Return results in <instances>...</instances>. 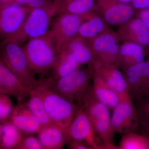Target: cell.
<instances>
[{"label": "cell", "mask_w": 149, "mask_h": 149, "mask_svg": "<svg viewBox=\"0 0 149 149\" xmlns=\"http://www.w3.org/2000/svg\"><path fill=\"white\" fill-rule=\"evenodd\" d=\"M52 77H40L35 89L42 100L48 115L54 124L67 131L80 107L57 93Z\"/></svg>", "instance_id": "1"}, {"label": "cell", "mask_w": 149, "mask_h": 149, "mask_svg": "<svg viewBox=\"0 0 149 149\" xmlns=\"http://www.w3.org/2000/svg\"><path fill=\"white\" fill-rule=\"evenodd\" d=\"M22 49L29 66L40 77L51 71L60 52L49 30L45 35L27 41Z\"/></svg>", "instance_id": "2"}, {"label": "cell", "mask_w": 149, "mask_h": 149, "mask_svg": "<svg viewBox=\"0 0 149 149\" xmlns=\"http://www.w3.org/2000/svg\"><path fill=\"white\" fill-rule=\"evenodd\" d=\"M81 107L92 122L102 149H118L113 143L115 133L112 127L110 109L96 98L92 87L84 98Z\"/></svg>", "instance_id": "3"}, {"label": "cell", "mask_w": 149, "mask_h": 149, "mask_svg": "<svg viewBox=\"0 0 149 149\" xmlns=\"http://www.w3.org/2000/svg\"><path fill=\"white\" fill-rule=\"evenodd\" d=\"M20 46L13 40H3L1 45V59L17 77L29 95L37 80Z\"/></svg>", "instance_id": "4"}, {"label": "cell", "mask_w": 149, "mask_h": 149, "mask_svg": "<svg viewBox=\"0 0 149 149\" xmlns=\"http://www.w3.org/2000/svg\"><path fill=\"white\" fill-rule=\"evenodd\" d=\"M92 72L89 67H81L56 80H54L55 91L68 100L82 106L87 93L92 88Z\"/></svg>", "instance_id": "5"}, {"label": "cell", "mask_w": 149, "mask_h": 149, "mask_svg": "<svg viewBox=\"0 0 149 149\" xmlns=\"http://www.w3.org/2000/svg\"><path fill=\"white\" fill-rule=\"evenodd\" d=\"M56 15L55 3L49 7L31 10L19 30L6 39L13 40L20 45L31 39L45 35L49 30L52 19Z\"/></svg>", "instance_id": "6"}, {"label": "cell", "mask_w": 149, "mask_h": 149, "mask_svg": "<svg viewBox=\"0 0 149 149\" xmlns=\"http://www.w3.org/2000/svg\"><path fill=\"white\" fill-rule=\"evenodd\" d=\"M88 41L95 59L117 65L120 41L116 32L108 28Z\"/></svg>", "instance_id": "7"}, {"label": "cell", "mask_w": 149, "mask_h": 149, "mask_svg": "<svg viewBox=\"0 0 149 149\" xmlns=\"http://www.w3.org/2000/svg\"><path fill=\"white\" fill-rule=\"evenodd\" d=\"M113 111L111 121L115 133L123 135L139 130L141 125L137 109L130 97L122 99Z\"/></svg>", "instance_id": "8"}, {"label": "cell", "mask_w": 149, "mask_h": 149, "mask_svg": "<svg viewBox=\"0 0 149 149\" xmlns=\"http://www.w3.org/2000/svg\"><path fill=\"white\" fill-rule=\"evenodd\" d=\"M93 11L108 25H119L135 16V10L131 4L119 0H95Z\"/></svg>", "instance_id": "9"}, {"label": "cell", "mask_w": 149, "mask_h": 149, "mask_svg": "<svg viewBox=\"0 0 149 149\" xmlns=\"http://www.w3.org/2000/svg\"><path fill=\"white\" fill-rule=\"evenodd\" d=\"M122 71L133 101L149 97V61H144Z\"/></svg>", "instance_id": "10"}, {"label": "cell", "mask_w": 149, "mask_h": 149, "mask_svg": "<svg viewBox=\"0 0 149 149\" xmlns=\"http://www.w3.org/2000/svg\"><path fill=\"white\" fill-rule=\"evenodd\" d=\"M27 7L12 2L0 5V35L2 40L19 30L30 12Z\"/></svg>", "instance_id": "11"}, {"label": "cell", "mask_w": 149, "mask_h": 149, "mask_svg": "<svg viewBox=\"0 0 149 149\" xmlns=\"http://www.w3.org/2000/svg\"><path fill=\"white\" fill-rule=\"evenodd\" d=\"M83 16L71 14L58 15L54 19L49 30L61 50L67 43L78 35Z\"/></svg>", "instance_id": "12"}, {"label": "cell", "mask_w": 149, "mask_h": 149, "mask_svg": "<svg viewBox=\"0 0 149 149\" xmlns=\"http://www.w3.org/2000/svg\"><path fill=\"white\" fill-rule=\"evenodd\" d=\"M67 131L70 139L83 141L92 149H102L101 143L83 107H80Z\"/></svg>", "instance_id": "13"}, {"label": "cell", "mask_w": 149, "mask_h": 149, "mask_svg": "<svg viewBox=\"0 0 149 149\" xmlns=\"http://www.w3.org/2000/svg\"><path fill=\"white\" fill-rule=\"evenodd\" d=\"M88 65L92 71L97 72L106 81L121 100L130 97L124 74L117 65L106 64L95 59Z\"/></svg>", "instance_id": "14"}, {"label": "cell", "mask_w": 149, "mask_h": 149, "mask_svg": "<svg viewBox=\"0 0 149 149\" xmlns=\"http://www.w3.org/2000/svg\"><path fill=\"white\" fill-rule=\"evenodd\" d=\"M118 37L122 42H131L149 47V29L139 17L133 18L118 26L116 31Z\"/></svg>", "instance_id": "15"}, {"label": "cell", "mask_w": 149, "mask_h": 149, "mask_svg": "<svg viewBox=\"0 0 149 149\" xmlns=\"http://www.w3.org/2000/svg\"><path fill=\"white\" fill-rule=\"evenodd\" d=\"M10 119L24 135L37 134L42 127L40 120L26 103L20 102L14 107Z\"/></svg>", "instance_id": "16"}, {"label": "cell", "mask_w": 149, "mask_h": 149, "mask_svg": "<svg viewBox=\"0 0 149 149\" xmlns=\"http://www.w3.org/2000/svg\"><path fill=\"white\" fill-rule=\"evenodd\" d=\"M0 94L12 96L22 102L24 97L29 95L17 77L0 60Z\"/></svg>", "instance_id": "17"}, {"label": "cell", "mask_w": 149, "mask_h": 149, "mask_svg": "<svg viewBox=\"0 0 149 149\" xmlns=\"http://www.w3.org/2000/svg\"><path fill=\"white\" fill-rule=\"evenodd\" d=\"M37 138L43 149H61L70 140L67 130L54 124L42 126Z\"/></svg>", "instance_id": "18"}, {"label": "cell", "mask_w": 149, "mask_h": 149, "mask_svg": "<svg viewBox=\"0 0 149 149\" xmlns=\"http://www.w3.org/2000/svg\"><path fill=\"white\" fill-rule=\"evenodd\" d=\"M146 50L143 46L131 42H123L120 46L117 65L122 71L145 61Z\"/></svg>", "instance_id": "19"}, {"label": "cell", "mask_w": 149, "mask_h": 149, "mask_svg": "<svg viewBox=\"0 0 149 149\" xmlns=\"http://www.w3.org/2000/svg\"><path fill=\"white\" fill-rule=\"evenodd\" d=\"M91 71L93 94L99 100L113 110L120 102L121 98L100 74Z\"/></svg>", "instance_id": "20"}, {"label": "cell", "mask_w": 149, "mask_h": 149, "mask_svg": "<svg viewBox=\"0 0 149 149\" xmlns=\"http://www.w3.org/2000/svg\"><path fill=\"white\" fill-rule=\"evenodd\" d=\"M83 19L79 28L78 35L88 40L104 32L109 28L104 19L94 11L83 15Z\"/></svg>", "instance_id": "21"}, {"label": "cell", "mask_w": 149, "mask_h": 149, "mask_svg": "<svg viewBox=\"0 0 149 149\" xmlns=\"http://www.w3.org/2000/svg\"><path fill=\"white\" fill-rule=\"evenodd\" d=\"M62 49H65L72 54L82 66L90 64L94 59L89 41L79 35L70 40Z\"/></svg>", "instance_id": "22"}, {"label": "cell", "mask_w": 149, "mask_h": 149, "mask_svg": "<svg viewBox=\"0 0 149 149\" xmlns=\"http://www.w3.org/2000/svg\"><path fill=\"white\" fill-rule=\"evenodd\" d=\"M81 66L72 54L65 49H62L60 52L57 59L51 70V77L54 80H58Z\"/></svg>", "instance_id": "23"}, {"label": "cell", "mask_w": 149, "mask_h": 149, "mask_svg": "<svg viewBox=\"0 0 149 149\" xmlns=\"http://www.w3.org/2000/svg\"><path fill=\"white\" fill-rule=\"evenodd\" d=\"M56 15L62 14L82 15L93 10L95 0H54Z\"/></svg>", "instance_id": "24"}, {"label": "cell", "mask_w": 149, "mask_h": 149, "mask_svg": "<svg viewBox=\"0 0 149 149\" xmlns=\"http://www.w3.org/2000/svg\"><path fill=\"white\" fill-rule=\"evenodd\" d=\"M24 135L10 119L1 123L0 125V149H16Z\"/></svg>", "instance_id": "25"}, {"label": "cell", "mask_w": 149, "mask_h": 149, "mask_svg": "<svg viewBox=\"0 0 149 149\" xmlns=\"http://www.w3.org/2000/svg\"><path fill=\"white\" fill-rule=\"evenodd\" d=\"M29 96V100L26 103V104L32 113L40 120L42 127L54 124L48 115L42 100L38 92L33 89Z\"/></svg>", "instance_id": "26"}, {"label": "cell", "mask_w": 149, "mask_h": 149, "mask_svg": "<svg viewBox=\"0 0 149 149\" xmlns=\"http://www.w3.org/2000/svg\"><path fill=\"white\" fill-rule=\"evenodd\" d=\"M118 149H149V134L132 132L122 135Z\"/></svg>", "instance_id": "27"}, {"label": "cell", "mask_w": 149, "mask_h": 149, "mask_svg": "<svg viewBox=\"0 0 149 149\" xmlns=\"http://www.w3.org/2000/svg\"><path fill=\"white\" fill-rule=\"evenodd\" d=\"M135 102L140 125L149 133V97Z\"/></svg>", "instance_id": "28"}, {"label": "cell", "mask_w": 149, "mask_h": 149, "mask_svg": "<svg viewBox=\"0 0 149 149\" xmlns=\"http://www.w3.org/2000/svg\"><path fill=\"white\" fill-rule=\"evenodd\" d=\"M14 107L8 95L0 94V122L10 119Z\"/></svg>", "instance_id": "29"}, {"label": "cell", "mask_w": 149, "mask_h": 149, "mask_svg": "<svg viewBox=\"0 0 149 149\" xmlns=\"http://www.w3.org/2000/svg\"><path fill=\"white\" fill-rule=\"evenodd\" d=\"M16 149H43L38 138L32 134L24 135Z\"/></svg>", "instance_id": "30"}, {"label": "cell", "mask_w": 149, "mask_h": 149, "mask_svg": "<svg viewBox=\"0 0 149 149\" xmlns=\"http://www.w3.org/2000/svg\"><path fill=\"white\" fill-rule=\"evenodd\" d=\"M54 4V0H31L26 7L31 10L34 9L49 7Z\"/></svg>", "instance_id": "31"}, {"label": "cell", "mask_w": 149, "mask_h": 149, "mask_svg": "<svg viewBox=\"0 0 149 149\" xmlns=\"http://www.w3.org/2000/svg\"><path fill=\"white\" fill-rule=\"evenodd\" d=\"M68 148L70 149H92L85 142L70 139L67 143Z\"/></svg>", "instance_id": "32"}, {"label": "cell", "mask_w": 149, "mask_h": 149, "mask_svg": "<svg viewBox=\"0 0 149 149\" xmlns=\"http://www.w3.org/2000/svg\"><path fill=\"white\" fill-rule=\"evenodd\" d=\"M135 16L142 20L149 29V8L135 11Z\"/></svg>", "instance_id": "33"}, {"label": "cell", "mask_w": 149, "mask_h": 149, "mask_svg": "<svg viewBox=\"0 0 149 149\" xmlns=\"http://www.w3.org/2000/svg\"><path fill=\"white\" fill-rule=\"evenodd\" d=\"M131 4L135 11L149 8V0H133Z\"/></svg>", "instance_id": "34"}, {"label": "cell", "mask_w": 149, "mask_h": 149, "mask_svg": "<svg viewBox=\"0 0 149 149\" xmlns=\"http://www.w3.org/2000/svg\"><path fill=\"white\" fill-rule=\"evenodd\" d=\"M31 1V0H14L13 2L26 7Z\"/></svg>", "instance_id": "35"}, {"label": "cell", "mask_w": 149, "mask_h": 149, "mask_svg": "<svg viewBox=\"0 0 149 149\" xmlns=\"http://www.w3.org/2000/svg\"><path fill=\"white\" fill-rule=\"evenodd\" d=\"M14 0H0V5L13 2Z\"/></svg>", "instance_id": "36"}, {"label": "cell", "mask_w": 149, "mask_h": 149, "mask_svg": "<svg viewBox=\"0 0 149 149\" xmlns=\"http://www.w3.org/2000/svg\"><path fill=\"white\" fill-rule=\"evenodd\" d=\"M121 2L125 3H132V1L133 0H119Z\"/></svg>", "instance_id": "37"}, {"label": "cell", "mask_w": 149, "mask_h": 149, "mask_svg": "<svg viewBox=\"0 0 149 149\" xmlns=\"http://www.w3.org/2000/svg\"><path fill=\"white\" fill-rule=\"evenodd\" d=\"M146 50L147 58H148L147 60L149 61V47Z\"/></svg>", "instance_id": "38"}]
</instances>
